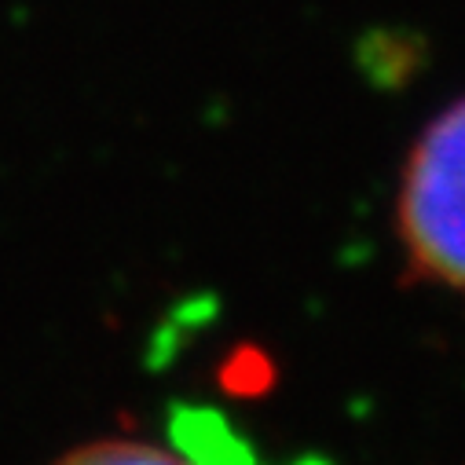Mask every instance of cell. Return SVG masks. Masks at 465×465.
<instances>
[{
    "label": "cell",
    "instance_id": "1",
    "mask_svg": "<svg viewBox=\"0 0 465 465\" xmlns=\"http://www.w3.org/2000/svg\"><path fill=\"white\" fill-rule=\"evenodd\" d=\"M396 235L421 282L465 297V99L421 129L400 176Z\"/></svg>",
    "mask_w": 465,
    "mask_h": 465
},
{
    "label": "cell",
    "instance_id": "2",
    "mask_svg": "<svg viewBox=\"0 0 465 465\" xmlns=\"http://www.w3.org/2000/svg\"><path fill=\"white\" fill-rule=\"evenodd\" d=\"M52 465H194L180 447L147 436H99L70 447Z\"/></svg>",
    "mask_w": 465,
    "mask_h": 465
}]
</instances>
